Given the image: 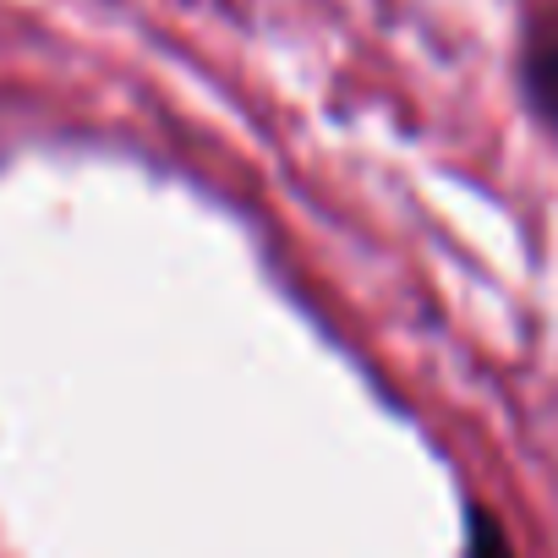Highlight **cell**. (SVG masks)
Listing matches in <instances>:
<instances>
[{"instance_id":"obj_1","label":"cell","mask_w":558,"mask_h":558,"mask_svg":"<svg viewBox=\"0 0 558 558\" xmlns=\"http://www.w3.org/2000/svg\"><path fill=\"white\" fill-rule=\"evenodd\" d=\"M520 88H525V105L558 132V17L531 23L525 50H520Z\"/></svg>"},{"instance_id":"obj_2","label":"cell","mask_w":558,"mask_h":558,"mask_svg":"<svg viewBox=\"0 0 558 558\" xmlns=\"http://www.w3.org/2000/svg\"><path fill=\"white\" fill-rule=\"evenodd\" d=\"M465 558H514L504 525L487 509H471V536H465Z\"/></svg>"}]
</instances>
